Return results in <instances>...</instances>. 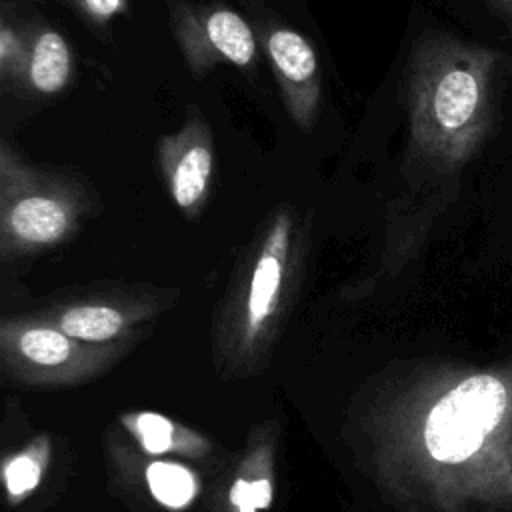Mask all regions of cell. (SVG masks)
<instances>
[{"label": "cell", "mask_w": 512, "mask_h": 512, "mask_svg": "<svg viewBox=\"0 0 512 512\" xmlns=\"http://www.w3.org/2000/svg\"><path fill=\"white\" fill-rule=\"evenodd\" d=\"M502 52L446 32H426L404 66L408 162L454 188L486 144L496 116Z\"/></svg>", "instance_id": "1"}, {"label": "cell", "mask_w": 512, "mask_h": 512, "mask_svg": "<svg viewBox=\"0 0 512 512\" xmlns=\"http://www.w3.org/2000/svg\"><path fill=\"white\" fill-rule=\"evenodd\" d=\"M92 192L72 174L28 164L8 142L0 146V256L52 250L80 228Z\"/></svg>", "instance_id": "2"}, {"label": "cell", "mask_w": 512, "mask_h": 512, "mask_svg": "<svg viewBox=\"0 0 512 512\" xmlns=\"http://www.w3.org/2000/svg\"><path fill=\"white\" fill-rule=\"evenodd\" d=\"M170 26L180 54L196 78L220 64L252 70L256 62L254 30L228 6L170 0Z\"/></svg>", "instance_id": "3"}, {"label": "cell", "mask_w": 512, "mask_h": 512, "mask_svg": "<svg viewBox=\"0 0 512 512\" xmlns=\"http://www.w3.org/2000/svg\"><path fill=\"white\" fill-rule=\"evenodd\" d=\"M156 160L174 206L186 220H196L210 198L214 174L212 130L196 108L190 106L182 126L158 140Z\"/></svg>", "instance_id": "4"}, {"label": "cell", "mask_w": 512, "mask_h": 512, "mask_svg": "<svg viewBox=\"0 0 512 512\" xmlns=\"http://www.w3.org/2000/svg\"><path fill=\"white\" fill-rule=\"evenodd\" d=\"M258 30L288 116L302 132H310L316 124L322 98L320 64L312 44L290 26L266 22Z\"/></svg>", "instance_id": "5"}, {"label": "cell", "mask_w": 512, "mask_h": 512, "mask_svg": "<svg viewBox=\"0 0 512 512\" xmlns=\"http://www.w3.org/2000/svg\"><path fill=\"white\" fill-rule=\"evenodd\" d=\"M74 58L68 40L44 20H28V46L20 88L30 96L60 94L72 78Z\"/></svg>", "instance_id": "6"}, {"label": "cell", "mask_w": 512, "mask_h": 512, "mask_svg": "<svg viewBox=\"0 0 512 512\" xmlns=\"http://www.w3.org/2000/svg\"><path fill=\"white\" fill-rule=\"evenodd\" d=\"M142 306L134 302L118 304L112 300H82L66 306L58 316V328L82 342H104L118 336L136 320Z\"/></svg>", "instance_id": "7"}, {"label": "cell", "mask_w": 512, "mask_h": 512, "mask_svg": "<svg viewBox=\"0 0 512 512\" xmlns=\"http://www.w3.org/2000/svg\"><path fill=\"white\" fill-rule=\"evenodd\" d=\"M28 20L18 18L8 0H2L0 16V82L4 92L18 90L26 62Z\"/></svg>", "instance_id": "8"}, {"label": "cell", "mask_w": 512, "mask_h": 512, "mask_svg": "<svg viewBox=\"0 0 512 512\" xmlns=\"http://www.w3.org/2000/svg\"><path fill=\"white\" fill-rule=\"evenodd\" d=\"M72 340L60 328L32 324L18 332L14 330V342L24 358L40 366L64 364L72 354Z\"/></svg>", "instance_id": "9"}, {"label": "cell", "mask_w": 512, "mask_h": 512, "mask_svg": "<svg viewBox=\"0 0 512 512\" xmlns=\"http://www.w3.org/2000/svg\"><path fill=\"white\" fill-rule=\"evenodd\" d=\"M146 478L154 498L166 506L180 508L188 504L194 494L192 474L178 464L154 462L148 466Z\"/></svg>", "instance_id": "10"}, {"label": "cell", "mask_w": 512, "mask_h": 512, "mask_svg": "<svg viewBox=\"0 0 512 512\" xmlns=\"http://www.w3.org/2000/svg\"><path fill=\"white\" fill-rule=\"evenodd\" d=\"M90 24L108 26L114 18L128 12V0H66Z\"/></svg>", "instance_id": "11"}, {"label": "cell", "mask_w": 512, "mask_h": 512, "mask_svg": "<svg viewBox=\"0 0 512 512\" xmlns=\"http://www.w3.org/2000/svg\"><path fill=\"white\" fill-rule=\"evenodd\" d=\"M138 432L148 452H164L172 442V426L158 414H142L138 418Z\"/></svg>", "instance_id": "12"}, {"label": "cell", "mask_w": 512, "mask_h": 512, "mask_svg": "<svg viewBox=\"0 0 512 512\" xmlns=\"http://www.w3.org/2000/svg\"><path fill=\"white\" fill-rule=\"evenodd\" d=\"M40 466L30 456H18L6 466V484L12 496H20L38 484Z\"/></svg>", "instance_id": "13"}, {"label": "cell", "mask_w": 512, "mask_h": 512, "mask_svg": "<svg viewBox=\"0 0 512 512\" xmlns=\"http://www.w3.org/2000/svg\"><path fill=\"white\" fill-rule=\"evenodd\" d=\"M230 502L240 510V512H254L256 502H254V490L252 484L246 480H236L232 490H230Z\"/></svg>", "instance_id": "14"}, {"label": "cell", "mask_w": 512, "mask_h": 512, "mask_svg": "<svg viewBox=\"0 0 512 512\" xmlns=\"http://www.w3.org/2000/svg\"><path fill=\"white\" fill-rule=\"evenodd\" d=\"M252 490H254L256 508L268 506V502H270V484L266 480H256V482H252Z\"/></svg>", "instance_id": "15"}, {"label": "cell", "mask_w": 512, "mask_h": 512, "mask_svg": "<svg viewBox=\"0 0 512 512\" xmlns=\"http://www.w3.org/2000/svg\"><path fill=\"white\" fill-rule=\"evenodd\" d=\"M492 8H496L502 16H506L512 24V0H486Z\"/></svg>", "instance_id": "16"}]
</instances>
